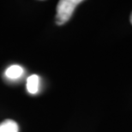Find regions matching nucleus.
<instances>
[{"label": "nucleus", "mask_w": 132, "mask_h": 132, "mask_svg": "<svg viewBox=\"0 0 132 132\" xmlns=\"http://www.w3.org/2000/svg\"><path fill=\"white\" fill-rule=\"evenodd\" d=\"M130 22H131V24H132V13H131V15H130Z\"/></svg>", "instance_id": "39448f33"}, {"label": "nucleus", "mask_w": 132, "mask_h": 132, "mask_svg": "<svg viewBox=\"0 0 132 132\" xmlns=\"http://www.w3.org/2000/svg\"><path fill=\"white\" fill-rule=\"evenodd\" d=\"M23 72H24V70H23L22 66L18 64H13L10 65L9 68H7L4 75L10 80H16L23 75Z\"/></svg>", "instance_id": "f03ea898"}, {"label": "nucleus", "mask_w": 132, "mask_h": 132, "mask_svg": "<svg viewBox=\"0 0 132 132\" xmlns=\"http://www.w3.org/2000/svg\"><path fill=\"white\" fill-rule=\"evenodd\" d=\"M82 2L81 0H61L57 6L56 23L63 25L70 19L76 8Z\"/></svg>", "instance_id": "f257e3e1"}, {"label": "nucleus", "mask_w": 132, "mask_h": 132, "mask_svg": "<svg viewBox=\"0 0 132 132\" xmlns=\"http://www.w3.org/2000/svg\"><path fill=\"white\" fill-rule=\"evenodd\" d=\"M27 90L31 94H35L39 90V77L37 75H32L27 79Z\"/></svg>", "instance_id": "7ed1b4c3"}, {"label": "nucleus", "mask_w": 132, "mask_h": 132, "mask_svg": "<svg viewBox=\"0 0 132 132\" xmlns=\"http://www.w3.org/2000/svg\"><path fill=\"white\" fill-rule=\"evenodd\" d=\"M18 125L11 119L4 120L0 123V132H18Z\"/></svg>", "instance_id": "20e7f679"}]
</instances>
